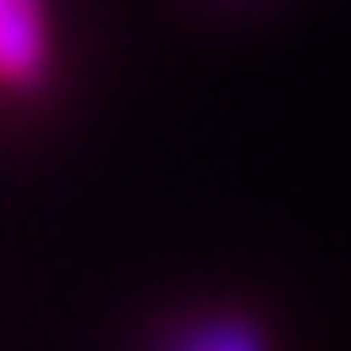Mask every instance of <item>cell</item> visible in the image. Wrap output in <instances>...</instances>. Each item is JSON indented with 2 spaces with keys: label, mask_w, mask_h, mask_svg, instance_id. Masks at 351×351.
Returning a JSON list of instances; mask_svg holds the SVG:
<instances>
[{
  "label": "cell",
  "mask_w": 351,
  "mask_h": 351,
  "mask_svg": "<svg viewBox=\"0 0 351 351\" xmlns=\"http://www.w3.org/2000/svg\"><path fill=\"white\" fill-rule=\"evenodd\" d=\"M48 69L43 0H0V86H38Z\"/></svg>",
  "instance_id": "cell-1"
},
{
  "label": "cell",
  "mask_w": 351,
  "mask_h": 351,
  "mask_svg": "<svg viewBox=\"0 0 351 351\" xmlns=\"http://www.w3.org/2000/svg\"><path fill=\"white\" fill-rule=\"evenodd\" d=\"M186 351H261V341L250 325H202L186 341Z\"/></svg>",
  "instance_id": "cell-2"
}]
</instances>
